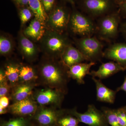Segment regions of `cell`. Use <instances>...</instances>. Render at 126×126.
Wrapping results in <instances>:
<instances>
[{
    "label": "cell",
    "mask_w": 126,
    "mask_h": 126,
    "mask_svg": "<svg viewBox=\"0 0 126 126\" xmlns=\"http://www.w3.org/2000/svg\"><path fill=\"white\" fill-rule=\"evenodd\" d=\"M115 0L118 6L126 2V0Z\"/></svg>",
    "instance_id": "obj_36"
},
{
    "label": "cell",
    "mask_w": 126,
    "mask_h": 126,
    "mask_svg": "<svg viewBox=\"0 0 126 126\" xmlns=\"http://www.w3.org/2000/svg\"><path fill=\"white\" fill-rule=\"evenodd\" d=\"M34 126V125H31V126Z\"/></svg>",
    "instance_id": "obj_39"
},
{
    "label": "cell",
    "mask_w": 126,
    "mask_h": 126,
    "mask_svg": "<svg viewBox=\"0 0 126 126\" xmlns=\"http://www.w3.org/2000/svg\"><path fill=\"white\" fill-rule=\"evenodd\" d=\"M75 44L86 61L96 63L104 57L103 45L96 37H81L76 40Z\"/></svg>",
    "instance_id": "obj_5"
},
{
    "label": "cell",
    "mask_w": 126,
    "mask_h": 126,
    "mask_svg": "<svg viewBox=\"0 0 126 126\" xmlns=\"http://www.w3.org/2000/svg\"></svg>",
    "instance_id": "obj_41"
},
{
    "label": "cell",
    "mask_w": 126,
    "mask_h": 126,
    "mask_svg": "<svg viewBox=\"0 0 126 126\" xmlns=\"http://www.w3.org/2000/svg\"><path fill=\"white\" fill-rule=\"evenodd\" d=\"M19 77L23 82H31L38 78L33 68L28 65L20 67Z\"/></svg>",
    "instance_id": "obj_23"
},
{
    "label": "cell",
    "mask_w": 126,
    "mask_h": 126,
    "mask_svg": "<svg viewBox=\"0 0 126 126\" xmlns=\"http://www.w3.org/2000/svg\"><path fill=\"white\" fill-rule=\"evenodd\" d=\"M118 11L120 15L126 18V2L118 6Z\"/></svg>",
    "instance_id": "obj_32"
},
{
    "label": "cell",
    "mask_w": 126,
    "mask_h": 126,
    "mask_svg": "<svg viewBox=\"0 0 126 126\" xmlns=\"http://www.w3.org/2000/svg\"><path fill=\"white\" fill-rule=\"evenodd\" d=\"M14 44L9 36L1 35L0 37V53L4 56L8 55L12 52Z\"/></svg>",
    "instance_id": "obj_22"
},
{
    "label": "cell",
    "mask_w": 126,
    "mask_h": 126,
    "mask_svg": "<svg viewBox=\"0 0 126 126\" xmlns=\"http://www.w3.org/2000/svg\"><path fill=\"white\" fill-rule=\"evenodd\" d=\"M18 46L21 53L26 59L34 60L38 56V48L33 41L25 36L22 31L19 33Z\"/></svg>",
    "instance_id": "obj_14"
},
{
    "label": "cell",
    "mask_w": 126,
    "mask_h": 126,
    "mask_svg": "<svg viewBox=\"0 0 126 126\" xmlns=\"http://www.w3.org/2000/svg\"><path fill=\"white\" fill-rule=\"evenodd\" d=\"M38 104L30 97L26 99L15 102L10 106L8 111L18 117H26L34 115L38 110Z\"/></svg>",
    "instance_id": "obj_11"
},
{
    "label": "cell",
    "mask_w": 126,
    "mask_h": 126,
    "mask_svg": "<svg viewBox=\"0 0 126 126\" xmlns=\"http://www.w3.org/2000/svg\"><path fill=\"white\" fill-rule=\"evenodd\" d=\"M51 58L44 61L40 66L41 78L49 88L60 90L66 94L67 84L70 79L68 74V68L61 61L58 62Z\"/></svg>",
    "instance_id": "obj_1"
},
{
    "label": "cell",
    "mask_w": 126,
    "mask_h": 126,
    "mask_svg": "<svg viewBox=\"0 0 126 126\" xmlns=\"http://www.w3.org/2000/svg\"><path fill=\"white\" fill-rule=\"evenodd\" d=\"M104 57L126 68V44L115 43L110 46L104 52Z\"/></svg>",
    "instance_id": "obj_12"
},
{
    "label": "cell",
    "mask_w": 126,
    "mask_h": 126,
    "mask_svg": "<svg viewBox=\"0 0 126 126\" xmlns=\"http://www.w3.org/2000/svg\"><path fill=\"white\" fill-rule=\"evenodd\" d=\"M15 86L12 93L11 97L15 102H16L30 97L32 94L34 85L33 83L27 82Z\"/></svg>",
    "instance_id": "obj_19"
},
{
    "label": "cell",
    "mask_w": 126,
    "mask_h": 126,
    "mask_svg": "<svg viewBox=\"0 0 126 126\" xmlns=\"http://www.w3.org/2000/svg\"><path fill=\"white\" fill-rule=\"evenodd\" d=\"M126 70V68L115 61L102 63L97 70H92L89 75L100 79L109 78L121 71Z\"/></svg>",
    "instance_id": "obj_13"
},
{
    "label": "cell",
    "mask_w": 126,
    "mask_h": 126,
    "mask_svg": "<svg viewBox=\"0 0 126 126\" xmlns=\"http://www.w3.org/2000/svg\"><path fill=\"white\" fill-rule=\"evenodd\" d=\"M117 92L120 91H123L125 92L126 94V76L124 78V82L121 86L117 88L116 90Z\"/></svg>",
    "instance_id": "obj_33"
},
{
    "label": "cell",
    "mask_w": 126,
    "mask_h": 126,
    "mask_svg": "<svg viewBox=\"0 0 126 126\" xmlns=\"http://www.w3.org/2000/svg\"><path fill=\"white\" fill-rule=\"evenodd\" d=\"M92 79L96 86L97 101L110 104L114 103L117 91L107 87L101 79L94 77H92Z\"/></svg>",
    "instance_id": "obj_18"
},
{
    "label": "cell",
    "mask_w": 126,
    "mask_h": 126,
    "mask_svg": "<svg viewBox=\"0 0 126 126\" xmlns=\"http://www.w3.org/2000/svg\"><path fill=\"white\" fill-rule=\"evenodd\" d=\"M29 7L33 14L35 18L44 23L47 20L48 15L46 13L41 0H30Z\"/></svg>",
    "instance_id": "obj_21"
},
{
    "label": "cell",
    "mask_w": 126,
    "mask_h": 126,
    "mask_svg": "<svg viewBox=\"0 0 126 126\" xmlns=\"http://www.w3.org/2000/svg\"><path fill=\"white\" fill-rule=\"evenodd\" d=\"M46 30L45 24L34 18L23 32L27 38L34 42L40 41Z\"/></svg>",
    "instance_id": "obj_16"
},
{
    "label": "cell",
    "mask_w": 126,
    "mask_h": 126,
    "mask_svg": "<svg viewBox=\"0 0 126 126\" xmlns=\"http://www.w3.org/2000/svg\"><path fill=\"white\" fill-rule=\"evenodd\" d=\"M60 58L61 62L68 68L72 65L86 61V59L80 51L71 44L64 50Z\"/></svg>",
    "instance_id": "obj_15"
},
{
    "label": "cell",
    "mask_w": 126,
    "mask_h": 126,
    "mask_svg": "<svg viewBox=\"0 0 126 126\" xmlns=\"http://www.w3.org/2000/svg\"><path fill=\"white\" fill-rule=\"evenodd\" d=\"M20 68L19 65L14 63L9 64L6 66L5 74L11 86H15L19 80Z\"/></svg>",
    "instance_id": "obj_20"
},
{
    "label": "cell",
    "mask_w": 126,
    "mask_h": 126,
    "mask_svg": "<svg viewBox=\"0 0 126 126\" xmlns=\"http://www.w3.org/2000/svg\"><path fill=\"white\" fill-rule=\"evenodd\" d=\"M67 111L43 107L38 109L34 118L40 126H58L59 118Z\"/></svg>",
    "instance_id": "obj_10"
},
{
    "label": "cell",
    "mask_w": 126,
    "mask_h": 126,
    "mask_svg": "<svg viewBox=\"0 0 126 126\" xmlns=\"http://www.w3.org/2000/svg\"><path fill=\"white\" fill-rule=\"evenodd\" d=\"M79 5L83 12L92 18H99L118 8L115 0H80Z\"/></svg>",
    "instance_id": "obj_4"
},
{
    "label": "cell",
    "mask_w": 126,
    "mask_h": 126,
    "mask_svg": "<svg viewBox=\"0 0 126 126\" xmlns=\"http://www.w3.org/2000/svg\"><path fill=\"white\" fill-rule=\"evenodd\" d=\"M1 126H29V122L25 117H18L4 122L1 124Z\"/></svg>",
    "instance_id": "obj_26"
},
{
    "label": "cell",
    "mask_w": 126,
    "mask_h": 126,
    "mask_svg": "<svg viewBox=\"0 0 126 126\" xmlns=\"http://www.w3.org/2000/svg\"><path fill=\"white\" fill-rule=\"evenodd\" d=\"M19 7H23L29 6L30 0H13Z\"/></svg>",
    "instance_id": "obj_31"
},
{
    "label": "cell",
    "mask_w": 126,
    "mask_h": 126,
    "mask_svg": "<svg viewBox=\"0 0 126 126\" xmlns=\"http://www.w3.org/2000/svg\"><path fill=\"white\" fill-rule=\"evenodd\" d=\"M124 109V110L126 112V106H124V107H122Z\"/></svg>",
    "instance_id": "obj_38"
},
{
    "label": "cell",
    "mask_w": 126,
    "mask_h": 126,
    "mask_svg": "<svg viewBox=\"0 0 126 126\" xmlns=\"http://www.w3.org/2000/svg\"><path fill=\"white\" fill-rule=\"evenodd\" d=\"M9 99L6 96L0 97V107L7 108L9 106Z\"/></svg>",
    "instance_id": "obj_30"
},
{
    "label": "cell",
    "mask_w": 126,
    "mask_h": 126,
    "mask_svg": "<svg viewBox=\"0 0 126 126\" xmlns=\"http://www.w3.org/2000/svg\"><path fill=\"white\" fill-rule=\"evenodd\" d=\"M40 41L42 50L52 58H60L64 50L71 44L63 33L47 29Z\"/></svg>",
    "instance_id": "obj_2"
},
{
    "label": "cell",
    "mask_w": 126,
    "mask_h": 126,
    "mask_svg": "<svg viewBox=\"0 0 126 126\" xmlns=\"http://www.w3.org/2000/svg\"><path fill=\"white\" fill-rule=\"evenodd\" d=\"M121 30L123 35L126 38V21L122 25Z\"/></svg>",
    "instance_id": "obj_34"
},
{
    "label": "cell",
    "mask_w": 126,
    "mask_h": 126,
    "mask_svg": "<svg viewBox=\"0 0 126 126\" xmlns=\"http://www.w3.org/2000/svg\"><path fill=\"white\" fill-rule=\"evenodd\" d=\"M7 108H3L0 107V115L5 114L7 112Z\"/></svg>",
    "instance_id": "obj_35"
},
{
    "label": "cell",
    "mask_w": 126,
    "mask_h": 126,
    "mask_svg": "<svg viewBox=\"0 0 126 126\" xmlns=\"http://www.w3.org/2000/svg\"><path fill=\"white\" fill-rule=\"evenodd\" d=\"M65 94L58 89L48 88L38 91L35 95L34 99L41 106L54 105L59 107Z\"/></svg>",
    "instance_id": "obj_9"
},
{
    "label": "cell",
    "mask_w": 126,
    "mask_h": 126,
    "mask_svg": "<svg viewBox=\"0 0 126 126\" xmlns=\"http://www.w3.org/2000/svg\"><path fill=\"white\" fill-rule=\"evenodd\" d=\"M79 122L78 119L74 116L69 114L68 110L59 119L58 123L59 126H78Z\"/></svg>",
    "instance_id": "obj_25"
},
{
    "label": "cell",
    "mask_w": 126,
    "mask_h": 126,
    "mask_svg": "<svg viewBox=\"0 0 126 126\" xmlns=\"http://www.w3.org/2000/svg\"><path fill=\"white\" fill-rule=\"evenodd\" d=\"M10 85L7 79L0 82V97L7 96L10 92Z\"/></svg>",
    "instance_id": "obj_29"
},
{
    "label": "cell",
    "mask_w": 126,
    "mask_h": 126,
    "mask_svg": "<svg viewBox=\"0 0 126 126\" xmlns=\"http://www.w3.org/2000/svg\"><path fill=\"white\" fill-rule=\"evenodd\" d=\"M70 15V13L65 6L56 5L48 15L46 27L47 30L63 33L68 28Z\"/></svg>",
    "instance_id": "obj_7"
},
{
    "label": "cell",
    "mask_w": 126,
    "mask_h": 126,
    "mask_svg": "<svg viewBox=\"0 0 126 126\" xmlns=\"http://www.w3.org/2000/svg\"><path fill=\"white\" fill-rule=\"evenodd\" d=\"M120 15L118 11L99 18L96 31L99 37L105 40L115 38L118 33Z\"/></svg>",
    "instance_id": "obj_6"
},
{
    "label": "cell",
    "mask_w": 126,
    "mask_h": 126,
    "mask_svg": "<svg viewBox=\"0 0 126 126\" xmlns=\"http://www.w3.org/2000/svg\"><path fill=\"white\" fill-rule=\"evenodd\" d=\"M92 19L74 9L70 13L68 28L73 33L81 37L92 36L96 31V26Z\"/></svg>",
    "instance_id": "obj_3"
},
{
    "label": "cell",
    "mask_w": 126,
    "mask_h": 126,
    "mask_svg": "<svg viewBox=\"0 0 126 126\" xmlns=\"http://www.w3.org/2000/svg\"><path fill=\"white\" fill-rule=\"evenodd\" d=\"M95 64L93 62L82 63L72 65L68 70L69 77L76 80L79 84H84V78L87 75H89L90 69Z\"/></svg>",
    "instance_id": "obj_17"
},
{
    "label": "cell",
    "mask_w": 126,
    "mask_h": 126,
    "mask_svg": "<svg viewBox=\"0 0 126 126\" xmlns=\"http://www.w3.org/2000/svg\"><path fill=\"white\" fill-rule=\"evenodd\" d=\"M79 126L78 125V126Z\"/></svg>",
    "instance_id": "obj_40"
},
{
    "label": "cell",
    "mask_w": 126,
    "mask_h": 126,
    "mask_svg": "<svg viewBox=\"0 0 126 126\" xmlns=\"http://www.w3.org/2000/svg\"><path fill=\"white\" fill-rule=\"evenodd\" d=\"M33 16V12L28 6L21 7L19 11V16L22 25L25 24L29 21Z\"/></svg>",
    "instance_id": "obj_27"
},
{
    "label": "cell",
    "mask_w": 126,
    "mask_h": 126,
    "mask_svg": "<svg viewBox=\"0 0 126 126\" xmlns=\"http://www.w3.org/2000/svg\"><path fill=\"white\" fill-rule=\"evenodd\" d=\"M47 15H49L56 6V0H41Z\"/></svg>",
    "instance_id": "obj_28"
},
{
    "label": "cell",
    "mask_w": 126,
    "mask_h": 126,
    "mask_svg": "<svg viewBox=\"0 0 126 126\" xmlns=\"http://www.w3.org/2000/svg\"><path fill=\"white\" fill-rule=\"evenodd\" d=\"M64 0L65 1H68V2H71V3H73V2H74L75 0Z\"/></svg>",
    "instance_id": "obj_37"
},
{
    "label": "cell",
    "mask_w": 126,
    "mask_h": 126,
    "mask_svg": "<svg viewBox=\"0 0 126 126\" xmlns=\"http://www.w3.org/2000/svg\"><path fill=\"white\" fill-rule=\"evenodd\" d=\"M68 112L79 122L89 126H110L102 111L98 110L94 104H89L87 111L83 113L79 112L75 108L68 110Z\"/></svg>",
    "instance_id": "obj_8"
},
{
    "label": "cell",
    "mask_w": 126,
    "mask_h": 126,
    "mask_svg": "<svg viewBox=\"0 0 126 126\" xmlns=\"http://www.w3.org/2000/svg\"><path fill=\"white\" fill-rule=\"evenodd\" d=\"M101 110L110 126H121L118 121L116 109L103 107H102Z\"/></svg>",
    "instance_id": "obj_24"
}]
</instances>
